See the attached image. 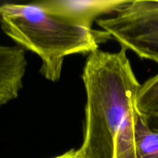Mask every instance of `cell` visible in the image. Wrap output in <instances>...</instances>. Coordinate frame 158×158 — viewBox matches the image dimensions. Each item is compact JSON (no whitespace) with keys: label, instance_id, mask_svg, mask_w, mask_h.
Returning a JSON list of instances; mask_svg holds the SVG:
<instances>
[{"label":"cell","instance_id":"cell-7","mask_svg":"<svg viewBox=\"0 0 158 158\" xmlns=\"http://www.w3.org/2000/svg\"><path fill=\"white\" fill-rule=\"evenodd\" d=\"M136 107L149 122H158V73L142 84L136 98Z\"/></svg>","mask_w":158,"mask_h":158},{"label":"cell","instance_id":"cell-6","mask_svg":"<svg viewBox=\"0 0 158 158\" xmlns=\"http://www.w3.org/2000/svg\"><path fill=\"white\" fill-rule=\"evenodd\" d=\"M136 158H158V130L138 111L134 123Z\"/></svg>","mask_w":158,"mask_h":158},{"label":"cell","instance_id":"cell-3","mask_svg":"<svg viewBox=\"0 0 158 158\" xmlns=\"http://www.w3.org/2000/svg\"><path fill=\"white\" fill-rule=\"evenodd\" d=\"M97 24L121 47L158 64V1H129L114 17Z\"/></svg>","mask_w":158,"mask_h":158},{"label":"cell","instance_id":"cell-8","mask_svg":"<svg viewBox=\"0 0 158 158\" xmlns=\"http://www.w3.org/2000/svg\"><path fill=\"white\" fill-rule=\"evenodd\" d=\"M54 158H80V156H78L76 150H70L61 156H58Z\"/></svg>","mask_w":158,"mask_h":158},{"label":"cell","instance_id":"cell-1","mask_svg":"<svg viewBox=\"0 0 158 158\" xmlns=\"http://www.w3.org/2000/svg\"><path fill=\"white\" fill-rule=\"evenodd\" d=\"M126 51L98 49L88 56L82 73L87 101L80 158H136V98L142 84Z\"/></svg>","mask_w":158,"mask_h":158},{"label":"cell","instance_id":"cell-4","mask_svg":"<svg viewBox=\"0 0 158 158\" xmlns=\"http://www.w3.org/2000/svg\"><path fill=\"white\" fill-rule=\"evenodd\" d=\"M130 1V0H129ZM129 1L125 0H46L36 4L46 11L69 22L92 29L93 21L99 16L117 13Z\"/></svg>","mask_w":158,"mask_h":158},{"label":"cell","instance_id":"cell-5","mask_svg":"<svg viewBox=\"0 0 158 158\" xmlns=\"http://www.w3.org/2000/svg\"><path fill=\"white\" fill-rule=\"evenodd\" d=\"M26 66L24 48L0 45V106L18 97Z\"/></svg>","mask_w":158,"mask_h":158},{"label":"cell","instance_id":"cell-2","mask_svg":"<svg viewBox=\"0 0 158 158\" xmlns=\"http://www.w3.org/2000/svg\"><path fill=\"white\" fill-rule=\"evenodd\" d=\"M3 31L19 46L39 56L41 74L51 81L60 79L64 59L75 54H92L112 39L105 31L75 25L36 3L0 5Z\"/></svg>","mask_w":158,"mask_h":158}]
</instances>
